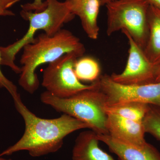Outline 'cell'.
<instances>
[{"label": "cell", "mask_w": 160, "mask_h": 160, "mask_svg": "<svg viewBox=\"0 0 160 160\" xmlns=\"http://www.w3.org/2000/svg\"><path fill=\"white\" fill-rule=\"evenodd\" d=\"M129 43V55L125 69L120 73H113L110 77L123 85H143L155 83L158 66L152 64L146 57L144 50L128 33L122 32Z\"/></svg>", "instance_id": "ba28073f"}, {"label": "cell", "mask_w": 160, "mask_h": 160, "mask_svg": "<svg viewBox=\"0 0 160 160\" xmlns=\"http://www.w3.org/2000/svg\"><path fill=\"white\" fill-rule=\"evenodd\" d=\"M13 15H14V13L11 11L7 12L0 11V16H11ZM1 55H0V66H1ZM2 88L6 89L11 95L13 99L20 95L18 92L17 86L14 83L8 79L4 75L0 68V89Z\"/></svg>", "instance_id": "e0dca14e"}, {"label": "cell", "mask_w": 160, "mask_h": 160, "mask_svg": "<svg viewBox=\"0 0 160 160\" xmlns=\"http://www.w3.org/2000/svg\"><path fill=\"white\" fill-rule=\"evenodd\" d=\"M106 127L113 138L130 145L141 146L146 142L142 122L107 113Z\"/></svg>", "instance_id": "9c48e42d"}, {"label": "cell", "mask_w": 160, "mask_h": 160, "mask_svg": "<svg viewBox=\"0 0 160 160\" xmlns=\"http://www.w3.org/2000/svg\"><path fill=\"white\" fill-rule=\"evenodd\" d=\"M44 104L56 111L70 116L85 123L97 134H109L107 114L105 111L107 98L98 88L81 92L70 97L60 98L46 91L41 95Z\"/></svg>", "instance_id": "277c9868"}, {"label": "cell", "mask_w": 160, "mask_h": 160, "mask_svg": "<svg viewBox=\"0 0 160 160\" xmlns=\"http://www.w3.org/2000/svg\"><path fill=\"white\" fill-rule=\"evenodd\" d=\"M17 111L24 120L25 131L16 143L0 153L10 155L25 150L32 157H40L58 151L66 136L78 130L89 129L79 120L66 114L53 119L37 116L23 102L21 96L13 99Z\"/></svg>", "instance_id": "6da1fadb"}, {"label": "cell", "mask_w": 160, "mask_h": 160, "mask_svg": "<svg viewBox=\"0 0 160 160\" xmlns=\"http://www.w3.org/2000/svg\"><path fill=\"white\" fill-rule=\"evenodd\" d=\"M97 134L94 132H81L75 141L72 160H115L99 146Z\"/></svg>", "instance_id": "7c38bea8"}, {"label": "cell", "mask_w": 160, "mask_h": 160, "mask_svg": "<svg viewBox=\"0 0 160 160\" xmlns=\"http://www.w3.org/2000/svg\"><path fill=\"white\" fill-rule=\"evenodd\" d=\"M0 160H12L10 159H6L4 158H2V157L0 156Z\"/></svg>", "instance_id": "603a6c76"}, {"label": "cell", "mask_w": 160, "mask_h": 160, "mask_svg": "<svg viewBox=\"0 0 160 160\" xmlns=\"http://www.w3.org/2000/svg\"><path fill=\"white\" fill-rule=\"evenodd\" d=\"M156 82H160V65L158 67L157 73L155 81V83Z\"/></svg>", "instance_id": "44dd1931"}, {"label": "cell", "mask_w": 160, "mask_h": 160, "mask_svg": "<svg viewBox=\"0 0 160 160\" xmlns=\"http://www.w3.org/2000/svg\"><path fill=\"white\" fill-rule=\"evenodd\" d=\"M149 104L137 102H127L106 106V113H111L122 117L142 122Z\"/></svg>", "instance_id": "5bb4252c"}, {"label": "cell", "mask_w": 160, "mask_h": 160, "mask_svg": "<svg viewBox=\"0 0 160 160\" xmlns=\"http://www.w3.org/2000/svg\"><path fill=\"white\" fill-rule=\"evenodd\" d=\"M20 62L22 67L18 80L20 86L30 94L39 86L36 73L38 66L55 61L62 56L74 52L79 58L85 52V46L78 37L67 29H62L54 35L42 33L34 42L26 45Z\"/></svg>", "instance_id": "7a4b0ae2"}, {"label": "cell", "mask_w": 160, "mask_h": 160, "mask_svg": "<svg viewBox=\"0 0 160 160\" xmlns=\"http://www.w3.org/2000/svg\"><path fill=\"white\" fill-rule=\"evenodd\" d=\"M149 37L144 52L152 64L160 65V10L150 5L148 11Z\"/></svg>", "instance_id": "4fadbf2b"}, {"label": "cell", "mask_w": 160, "mask_h": 160, "mask_svg": "<svg viewBox=\"0 0 160 160\" xmlns=\"http://www.w3.org/2000/svg\"><path fill=\"white\" fill-rule=\"evenodd\" d=\"M72 13L78 16L87 36L92 40L97 39L99 27L98 18L101 0H66Z\"/></svg>", "instance_id": "8fae6325"}, {"label": "cell", "mask_w": 160, "mask_h": 160, "mask_svg": "<svg viewBox=\"0 0 160 160\" xmlns=\"http://www.w3.org/2000/svg\"><path fill=\"white\" fill-rule=\"evenodd\" d=\"M74 71L80 81L94 82L101 76L99 63L91 57H82L78 59L75 64Z\"/></svg>", "instance_id": "9a60e30c"}, {"label": "cell", "mask_w": 160, "mask_h": 160, "mask_svg": "<svg viewBox=\"0 0 160 160\" xmlns=\"http://www.w3.org/2000/svg\"><path fill=\"white\" fill-rule=\"evenodd\" d=\"M149 5L160 10V0H147Z\"/></svg>", "instance_id": "ffe728a7"}, {"label": "cell", "mask_w": 160, "mask_h": 160, "mask_svg": "<svg viewBox=\"0 0 160 160\" xmlns=\"http://www.w3.org/2000/svg\"><path fill=\"white\" fill-rule=\"evenodd\" d=\"M142 123L145 132L160 141V107L149 104Z\"/></svg>", "instance_id": "2e32d148"}, {"label": "cell", "mask_w": 160, "mask_h": 160, "mask_svg": "<svg viewBox=\"0 0 160 160\" xmlns=\"http://www.w3.org/2000/svg\"><path fill=\"white\" fill-rule=\"evenodd\" d=\"M98 89L107 98L106 106L137 102L160 107V82L143 85H123L114 82L110 76H101Z\"/></svg>", "instance_id": "52a82bcc"}, {"label": "cell", "mask_w": 160, "mask_h": 160, "mask_svg": "<svg viewBox=\"0 0 160 160\" xmlns=\"http://www.w3.org/2000/svg\"><path fill=\"white\" fill-rule=\"evenodd\" d=\"M113 0H101V2H102V6H105L108 3L110 2Z\"/></svg>", "instance_id": "7402d4cb"}, {"label": "cell", "mask_w": 160, "mask_h": 160, "mask_svg": "<svg viewBox=\"0 0 160 160\" xmlns=\"http://www.w3.org/2000/svg\"><path fill=\"white\" fill-rule=\"evenodd\" d=\"M46 1L43 2V0H34L32 2L26 3L22 5L21 7L22 10L38 12L46 9Z\"/></svg>", "instance_id": "ac0fdd59"}, {"label": "cell", "mask_w": 160, "mask_h": 160, "mask_svg": "<svg viewBox=\"0 0 160 160\" xmlns=\"http://www.w3.org/2000/svg\"><path fill=\"white\" fill-rule=\"evenodd\" d=\"M97 136L100 142L105 143L120 160H160V152L149 143L134 146L118 141L109 134Z\"/></svg>", "instance_id": "30bf717a"}, {"label": "cell", "mask_w": 160, "mask_h": 160, "mask_svg": "<svg viewBox=\"0 0 160 160\" xmlns=\"http://www.w3.org/2000/svg\"><path fill=\"white\" fill-rule=\"evenodd\" d=\"M79 58L74 52H70L49 63L43 71L42 81V86L46 91L57 97L67 98L98 87V80L85 85L77 77L74 67Z\"/></svg>", "instance_id": "8992f818"}, {"label": "cell", "mask_w": 160, "mask_h": 160, "mask_svg": "<svg viewBox=\"0 0 160 160\" xmlns=\"http://www.w3.org/2000/svg\"><path fill=\"white\" fill-rule=\"evenodd\" d=\"M20 0H0V11L3 12L10 11L9 9L13 6Z\"/></svg>", "instance_id": "d6986e66"}, {"label": "cell", "mask_w": 160, "mask_h": 160, "mask_svg": "<svg viewBox=\"0 0 160 160\" xmlns=\"http://www.w3.org/2000/svg\"><path fill=\"white\" fill-rule=\"evenodd\" d=\"M107 9L106 34L110 36L121 30L129 34L144 50L149 37L147 0H113Z\"/></svg>", "instance_id": "5b68a950"}, {"label": "cell", "mask_w": 160, "mask_h": 160, "mask_svg": "<svg viewBox=\"0 0 160 160\" xmlns=\"http://www.w3.org/2000/svg\"><path fill=\"white\" fill-rule=\"evenodd\" d=\"M46 9L38 12L22 10L20 15L26 21H29V28L23 37L9 46H0L1 65L9 66L16 73L20 74L21 67L15 63L16 56L27 44L33 42L34 35L39 30H43L47 35H54L62 29L64 24L74 18V14L69 9L66 0H46Z\"/></svg>", "instance_id": "3957f363"}]
</instances>
